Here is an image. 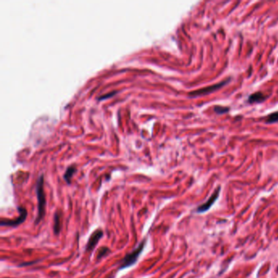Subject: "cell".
<instances>
[{"instance_id": "1", "label": "cell", "mask_w": 278, "mask_h": 278, "mask_svg": "<svg viewBox=\"0 0 278 278\" xmlns=\"http://www.w3.org/2000/svg\"><path fill=\"white\" fill-rule=\"evenodd\" d=\"M36 192L38 198V215L36 217L35 223L38 224L43 219L45 215V206L46 197L44 190H43V175H42L38 179L37 186H36Z\"/></svg>"}, {"instance_id": "2", "label": "cell", "mask_w": 278, "mask_h": 278, "mask_svg": "<svg viewBox=\"0 0 278 278\" xmlns=\"http://www.w3.org/2000/svg\"><path fill=\"white\" fill-rule=\"evenodd\" d=\"M146 243V239H144V241H142L140 244L137 246L133 251L131 253H129L128 254H126V256L124 257L123 260L121 261V265L119 267V269H123V268H128L130 266L133 265L134 263L137 261V259L139 258V256L140 255V254L143 251V249L145 246Z\"/></svg>"}, {"instance_id": "3", "label": "cell", "mask_w": 278, "mask_h": 278, "mask_svg": "<svg viewBox=\"0 0 278 278\" xmlns=\"http://www.w3.org/2000/svg\"><path fill=\"white\" fill-rule=\"evenodd\" d=\"M18 210L20 211V215L15 219H2L0 224L2 226H8V227H16L18 225L21 224L22 223L25 222L27 217V211L25 207L20 206L18 207Z\"/></svg>"}, {"instance_id": "4", "label": "cell", "mask_w": 278, "mask_h": 278, "mask_svg": "<svg viewBox=\"0 0 278 278\" xmlns=\"http://www.w3.org/2000/svg\"><path fill=\"white\" fill-rule=\"evenodd\" d=\"M230 82V78H228L226 81L220 82H219L217 84H215V85L206 86V87H203L202 89H199V90H197V91H191L189 93V95L191 96H200L209 95V94H211V93L215 92V91H216L219 89H220L223 86H225L227 82Z\"/></svg>"}, {"instance_id": "5", "label": "cell", "mask_w": 278, "mask_h": 278, "mask_svg": "<svg viewBox=\"0 0 278 278\" xmlns=\"http://www.w3.org/2000/svg\"><path fill=\"white\" fill-rule=\"evenodd\" d=\"M103 235H104V233L101 229H97L96 231H94L91 235V237L88 239V242H87L86 246V251L89 252V251L92 250L97 245L98 242L101 240V238L103 237Z\"/></svg>"}, {"instance_id": "6", "label": "cell", "mask_w": 278, "mask_h": 278, "mask_svg": "<svg viewBox=\"0 0 278 278\" xmlns=\"http://www.w3.org/2000/svg\"><path fill=\"white\" fill-rule=\"evenodd\" d=\"M219 192H220V187L217 188L215 189V191L214 192L212 195L211 196V197L208 199L207 202H206L205 203H203L202 205H201L197 209V212H205L208 211L210 208L212 206V205L215 202V201L217 200L218 197L219 195Z\"/></svg>"}, {"instance_id": "7", "label": "cell", "mask_w": 278, "mask_h": 278, "mask_svg": "<svg viewBox=\"0 0 278 278\" xmlns=\"http://www.w3.org/2000/svg\"><path fill=\"white\" fill-rule=\"evenodd\" d=\"M61 227H62V213L61 211H56L54 215V224H53V231L56 235L60 233Z\"/></svg>"}, {"instance_id": "8", "label": "cell", "mask_w": 278, "mask_h": 278, "mask_svg": "<svg viewBox=\"0 0 278 278\" xmlns=\"http://www.w3.org/2000/svg\"><path fill=\"white\" fill-rule=\"evenodd\" d=\"M266 99V96H264L263 92L257 91L248 97V103L250 104H254V103H261Z\"/></svg>"}, {"instance_id": "9", "label": "cell", "mask_w": 278, "mask_h": 278, "mask_svg": "<svg viewBox=\"0 0 278 278\" xmlns=\"http://www.w3.org/2000/svg\"><path fill=\"white\" fill-rule=\"evenodd\" d=\"M76 172V167L75 166H70L67 168L66 170L65 173V175H64V178L66 180V182L68 184H70L71 182V178L72 176L74 175V174Z\"/></svg>"}, {"instance_id": "10", "label": "cell", "mask_w": 278, "mask_h": 278, "mask_svg": "<svg viewBox=\"0 0 278 278\" xmlns=\"http://www.w3.org/2000/svg\"><path fill=\"white\" fill-rule=\"evenodd\" d=\"M266 122L267 123H274L278 122V112H275L271 114H269L266 117Z\"/></svg>"}, {"instance_id": "11", "label": "cell", "mask_w": 278, "mask_h": 278, "mask_svg": "<svg viewBox=\"0 0 278 278\" xmlns=\"http://www.w3.org/2000/svg\"><path fill=\"white\" fill-rule=\"evenodd\" d=\"M214 111L216 113H219V114H223V113H227L229 111V108L224 106H219H219H215Z\"/></svg>"}, {"instance_id": "12", "label": "cell", "mask_w": 278, "mask_h": 278, "mask_svg": "<svg viewBox=\"0 0 278 278\" xmlns=\"http://www.w3.org/2000/svg\"><path fill=\"white\" fill-rule=\"evenodd\" d=\"M109 252V250L107 247H102L98 251V254H97V258H101V257H103L104 255H105L106 254Z\"/></svg>"}, {"instance_id": "13", "label": "cell", "mask_w": 278, "mask_h": 278, "mask_svg": "<svg viewBox=\"0 0 278 278\" xmlns=\"http://www.w3.org/2000/svg\"><path fill=\"white\" fill-rule=\"evenodd\" d=\"M114 94H116V91H114V92H113V93H109V94H108V95H104V96H101V97L99 98V100H101V99H105V98H106V97H108V96H113Z\"/></svg>"}]
</instances>
